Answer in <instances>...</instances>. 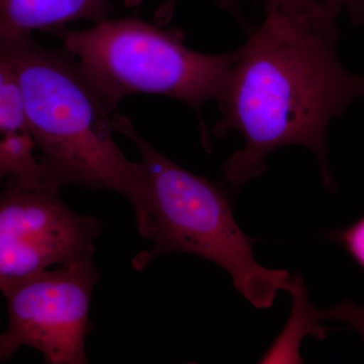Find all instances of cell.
<instances>
[{
  "label": "cell",
  "instance_id": "obj_8",
  "mask_svg": "<svg viewBox=\"0 0 364 364\" xmlns=\"http://www.w3.org/2000/svg\"><path fill=\"white\" fill-rule=\"evenodd\" d=\"M289 293L293 296L294 301L291 318L272 348L261 359L262 363H301L299 353L301 339L306 335H313L321 340L327 336L328 330L313 317V306L309 304L306 289L301 274L293 277Z\"/></svg>",
  "mask_w": 364,
  "mask_h": 364
},
{
  "label": "cell",
  "instance_id": "obj_9",
  "mask_svg": "<svg viewBox=\"0 0 364 364\" xmlns=\"http://www.w3.org/2000/svg\"><path fill=\"white\" fill-rule=\"evenodd\" d=\"M31 136L23 97L13 66L0 56V147L6 141Z\"/></svg>",
  "mask_w": 364,
  "mask_h": 364
},
{
  "label": "cell",
  "instance_id": "obj_14",
  "mask_svg": "<svg viewBox=\"0 0 364 364\" xmlns=\"http://www.w3.org/2000/svg\"><path fill=\"white\" fill-rule=\"evenodd\" d=\"M144 0H124V6L127 7H136L142 4Z\"/></svg>",
  "mask_w": 364,
  "mask_h": 364
},
{
  "label": "cell",
  "instance_id": "obj_4",
  "mask_svg": "<svg viewBox=\"0 0 364 364\" xmlns=\"http://www.w3.org/2000/svg\"><path fill=\"white\" fill-rule=\"evenodd\" d=\"M104 98L112 112L134 95L181 100L202 117L217 102L236 50L212 55L184 44L186 33L136 18H107L85 30L52 31Z\"/></svg>",
  "mask_w": 364,
  "mask_h": 364
},
{
  "label": "cell",
  "instance_id": "obj_10",
  "mask_svg": "<svg viewBox=\"0 0 364 364\" xmlns=\"http://www.w3.org/2000/svg\"><path fill=\"white\" fill-rule=\"evenodd\" d=\"M181 0H166L155 11V23L165 26L171 21L176 14L177 4ZM237 0H220L225 7H234ZM320 1H333L339 4L348 13L355 25L364 23V0H262L265 9H279L282 11H298L315 6Z\"/></svg>",
  "mask_w": 364,
  "mask_h": 364
},
{
  "label": "cell",
  "instance_id": "obj_5",
  "mask_svg": "<svg viewBox=\"0 0 364 364\" xmlns=\"http://www.w3.org/2000/svg\"><path fill=\"white\" fill-rule=\"evenodd\" d=\"M61 188L44 167L7 178L0 191V293L52 265L93 257L100 223L67 207Z\"/></svg>",
  "mask_w": 364,
  "mask_h": 364
},
{
  "label": "cell",
  "instance_id": "obj_2",
  "mask_svg": "<svg viewBox=\"0 0 364 364\" xmlns=\"http://www.w3.org/2000/svg\"><path fill=\"white\" fill-rule=\"evenodd\" d=\"M0 56L13 66L26 126L41 164L60 186L114 191L130 202L139 233L149 232V178L142 162L114 140V112L63 49L40 45L33 33L0 37Z\"/></svg>",
  "mask_w": 364,
  "mask_h": 364
},
{
  "label": "cell",
  "instance_id": "obj_3",
  "mask_svg": "<svg viewBox=\"0 0 364 364\" xmlns=\"http://www.w3.org/2000/svg\"><path fill=\"white\" fill-rule=\"evenodd\" d=\"M116 132L135 144L149 178L151 217L147 240L152 245L136 254L132 265L145 269L159 256H200L230 273L235 289L256 309H269L279 291H291L287 270L260 265L253 239L235 220L222 184L191 173L153 148L124 114H114Z\"/></svg>",
  "mask_w": 364,
  "mask_h": 364
},
{
  "label": "cell",
  "instance_id": "obj_1",
  "mask_svg": "<svg viewBox=\"0 0 364 364\" xmlns=\"http://www.w3.org/2000/svg\"><path fill=\"white\" fill-rule=\"evenodd\" d=\"M342 11L333 1L298 11L265 9L264 21L236 50L213 130L219 138L233 131L243 136V148L224 165L234 188L261 176L273 151L301 145L317 158L326 188L334 189L328 127L364 97V75L350 73L338 57Z\"/></svg>",
  "mask_w": 364,
  "mask_h": 364
},
{
  "label": "cell",
  "instance_id": "obj_7",
  "mask_svg": "<svg viewBox=\"0 0 364 364\" xmlns=\"http://www.w3.org/2000/svg\"><path fill=\"white\" fill-rule=\"evenodd\" d=\"M112 9V0H0V37L51 33L76 21L97 23Z\"/></svg>",
  "mask_w": 364,
  "mask_h": 364
},
{
  "label": "cell",
  "instance_id": "obj_12",
  "mask_svg": "<svg viewBox=\"0 0 364 364\" xmlns=\"http://www.w3.org/2000/svg\"><path fill=\"white\" fill-rule=\"evenodd\" d=\"M329 238L344 248L364 269V215L350 226L330 232Z\"/></svg>",
  "mask_w": 364,
  "mask_h": 364
},
{
  "label": "cell",
  "instance_id": "obj_6",
  "mask_svg": "<svg viewBox=\"0 0 364 364\" xmlns=\"http://www.w3.org/2000/svg\"><path fill=\"white\" fill-rule=\"evenodd\" d=\"M98 279L92 258H87L36 273L4 289L9 325L0 334V361L30 347L49 364L88 363L85 341Z\"/></svg>",
  "mask_w": 364,
  "mask_h": 364
},
{
  "label": "cell",
  "instance_id": "obj_11",
  "mask_svg": "<svg viewBox=\"0 0 364 364\" xmlns=\"http://www.w3.org/2000/svg\"><path fill=\"white\" fill-rule=\"evenodd\" d=\"M312 313L317 321L335 320L344 323L364 339V306L346 299L331 308L317 309L314 306Z\"/></svg>",
  "mask_w": 364,
  "mask_h": 364
},
{
  "label": "cell",
  "instance_id": "obj_13",
  "mask_svg": "<svg viewBox=\"0 0 364 364\" xmlns=\"http://www.w3.org/2000/svg\"><path fill=\"white\" fill-rule=\"evenodd\" d=\"M38 165L30 164L0 148V181L11 176H23L37 171Z\"/></svg>",
  "mask_w": 364,
  "mask_h": 364
}]
</instances>
